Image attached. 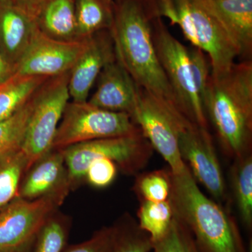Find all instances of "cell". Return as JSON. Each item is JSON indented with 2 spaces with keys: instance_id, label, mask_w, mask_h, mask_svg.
<instances>
[{
  "instance_id": "31",
  "label": "cell",
  "mask_w": 252,
  "mask_h": 252,
  "mask_svg": "<svg viewBox=\"0 0 252 252\" xmlns=\"http://www.w3.org/2000/svg\"><path fill=\"white\" fill-rule=\"evenodd\" d=\"M117 164L109 158H99L91 162L86 172L85 180L93 187L104 188L115 180Z\"/></svg>"
},
{
  "instance_id": "23",
  "label": "cell",
  "mask_w": 252,
  "mask_h": 252,
  "mask_svg": "<svg viewBox=\"0 0 252 252\" xmlns=\"http://www.w3.org/2000/svg\"><path fill=\"white\" fill-rule=\"evenodd\" d=\"M137 223L149 235L153 244L165 235L174 218L170 200L163 202H140L137 214Z\"/></svg>"
},
{
  "instance_id": "11",
  "label": "cell",
  "mask_w": 252,
  "mask_h": 252,
  "mask_svg": "<svg viewBox=\"0 0 252 252\" xmlns=\"http://www.w3.org/2000/svg\"><path fill=\"white\" fill-rule=\"evenodd\" d=\"M88 39L59 40L44 34L36 26L15 74L52 78L69 72L85 50Z\"/></svg>"
},
{
  "instance_id": "26",
  "label": "cell",
  "mask_w": 252,
  "mask_h": 252,
  "mask_svg": "<svg viewBox=\"0 0 252 252\" xmlns=\"http://www.w3.org/2000/svg\"><path fill=\"white\" fill-rule=\"evenodd\" d=\"M33 96L11 117L0 122V154L21 148L32 108Z\"/></svg>"
},
{
  "instance_id": "18",
  "label": "cell",
  "mask_w": 252,
  "mask_h": 252,
  "mask_svg": "<svg viewBox=\"0 0 252 252\" xmlns=\"http://www.w3.org/2000/svg\"><path fill=\"white\" fill-rule=\"evenodd\" d=\"M35 22L39 31L50 37L63 41L80 40L74 0H44Z\"/></svg>"
},
{
  "instance_id": "28",
  "label": "cell",
  "mask_w": 252,
  "mask_h": 252,
  "mask_svg": "<svg viewBox=\"0 0 252 252\" xmlns=\"http://www.w3.org/2000/svg\"><path fill=\"white\" fill-rule=\"evenodd\" d=\"M67 235V223L52 215L36 235L32 252H63Z\"/></svg>"
},
{
  "instance_id": "25",
  "label": "cell",
  "mask_w": 252,
  "mask_h": 252,
  "mask_svg": "<svg viewBox=\"0 0 252 252\" xmlns=\"http://www.w3.org/2000/svg\"><path fill=\"white\" fill-rule=\"evenodd\" d=\"M117 235L112 252H150L153 248L149 235L137 220L125 216L117 223Z\"/></svg>"
},
{
  "instance_id": "13",
  "label": "cell",
  "mask_w": 252,
  "mask_h": 252,
  "mask_svg": "<svg viewBox=\"0 0 252 252\" xmlns=\"http://www.w3.org/2000/svg\"><path fill=\"white\" fill-rule=\"evenodd\" d=\"M115 60V48L109 30L98 32L89 37L85 50L69 72L68 89L72 101H88L102 69Z\"/></svg>"
},
{
  "instance_id": "3",
  "label": "cell",
  "mask_w": 252,
  "mask_h": 252,
  "mask_svg": "<svg viewBox=\"0 0 252 252\" xmlns=\"http://www.w3.org/2000/svg\"><path fill=\"white\" fill-rule=\"evenodd\" d=\"M170 175L174 215L190 230L200 251L247 252L234 220L202 192L189 167Z\"/></svg>"
},
{
  "instance_id": "32",
  "label": "cell",
  "mask_w": 252,
  "mask_h": 252,
  "mask_svg": "<svg viewBox=\"0 0 252 252\" xmlns=\"http://www.w3.org/2000/svg\"><path fill=\"white\" fill-rule=\"evenodd\" d=\"M35 21L44 0H4Z\"/></svg>"
},
{
  "instance_id": "12",
  "label": "cell",
  "mask_w": 252,
  "mask_h": 252,
  "mask_svg": "<svg viewBox=\"0 0 252 252\" xmlns=\"http://www.w3.org/2000/svg\"><path fill=\"white\" fill-rule=\"evenodd\" d=\"M179 149L195 180L218 201L226 196L225 179L208 129L195 124L181 132Z\"/></svg>"
},
{
  "instance_id": "15",
  "label": "cell",
  "mask_w": 252,
  "mask_h": 252,
  "mask_svg": "<svg viewBox=\"0 0 252 252\" xmlns=\"http://www.w3.org/2000/svg\"><path fill=\"white\" fill-rule=\"evenodd\" d=\"M72 190L61 150H51L26 172L18 197L34 200L46 195L67 193Z\"/></svg>"
},
{
  "instance_id": "33",
  "label": "cell",
  "mask_w": 252,
  "mask_h": 252,
  "mask_svg": "<svg viewBox=\"0 0 252 252\" xmlns=\"http://www.w3.org/2000/svg\"><path fill=\"white\" fill-rule=\"evenodd\" d=\"M15 74L14 67L11 65L0 51V84H4Z\"/></svg>"
},
{
  "instance_id": "34",
  "label": "cell",
  "mask_w": 252,
  "mask_h": 252,
  "mask_svg": "<svg viewBox=\"0 0 252 252\" xmlns=\"http://www.w3.org/2000/svg\"><path fill=\"white\" fill-rule=\"evenodd\" d=\"M21 250H0V252H21Z\"/></svg>"
},
{
  "instance_id": "29",
  "label": "cell",
  "mask_w": 252,
  "mask_h": 252,
  "mask_svg": "<svg viewBox=\"0 0 252 252\" xmlns=\"http://www.w3.org/2000/svg\"><path fill=\"white\" fill-rule=\"evenodd\" d=\"M189 57L194 85L203 103L207 84L211 75V63L206 53L195 46L189 48Z\"/></svg>"
},
{
  "instance_id": "17",
  "label": "cell",
  "mask_w": 252,
  "mask_h": 252,
  "mask_svg": "<svg viewBox=\"0 0 252 252\" xmlns=\"http://www.w3.org/2000/svg\"><path fill=\"white\" fill-rule=\"evenodd\" d=\"M36 28L33 18L0 0V51L14 67L15 72Z\"/></svg>"
},
{
  "instance_id": "30",
  "label": "cell",
  "mask_w": 252,
  "mask_h": 252,
  "mask_svg": "<svg viewBox=\"0 0 252 252\" xmlns=\"http://www.w3.org/2000/svg\"><path fill=\"white\" fill-rule=\"evenodd\" d=\"M117 235L116 225L103 227L89 240L64 249L63 252H112Z\"/></svg>"
},
{
  "instance_id": "24",
  "label": "cell",
  "mask_w": 252,
  "mask_h": 252,
  "mask_svg": "<svg viewBox=\"0 0 252 252\" xmlns=\"http://www.w3.org/2000/svg\"><path fill=\"white\" fill-rule=\"evenodd\" d=\"M171 189L170 169L142 172L136 175L133 190L142 201L163 202L169 200Z\"/></svg>"
},
{
  "instance_id": "10",
  "label": "cell",
  "mask_w": 252,
  "mask_h": 252,
  "mask_svg": "<svg viewBox=\"0 0 252 252\" xmlns=\"http://www.w3.org/2000/svg\"><path fill=\"white\" fill-rule=\"evenodd\" d=\"M68 194H52L34 200L17 197L8 204L0 211V250H22L34 240Z\"/></svg>"
},
{
  "instance_id": "1",
  "label": "cell",
  "mask_w": 252,
  "mask_h": 252,
  "mask_svg": "<svg viewBox=\"0 0 252 252\" xmlns=\"http://www.w3.org/2000/svg\"><path fill=\"white\" fill-rule=\"evenodd\" d=\"M156 17L159 16L154 0L114 1L109 31L116 56L137 86L181 114L154 46L152 23Z\"/></svg>"
},
{
  "instance_id": "14",
  "label": "cell",
  "mask_w": 252,
  "mask_h": 252,
  "mask_svg": "<svg viewBox=\"0 0 252 252\" xmlns=\"http://www.w3.org/2000/svg\"><path fill=\"white\" fill-rule=\"evenodd\" d=\"M97 89L88 102L111 112L132 114L137 101L138 86L117 60L102 69Z\"/></svg>"
},
{
  "instance_id": "27",
  "label": "cell",
  "mask_w": 252,
  "mask_h": 252,
  "mask_svg": "<svg viewBox=\"0 0 252 252\" xmlns=\"http://www.w3.org/2000/svg\"><path fill=\"white\" fill-rule=\"evenodd\" d=\"M152 250L154 252H201L190 230L175 215L167 233L153 243Z\"/></svg>"
},
{
  "instance_id": "35",
  "label": "cell",
  "mask_w": 252,
  "mask_h": 252,
  "mask_svg": "<svg viewBox=\"0 0 252 252\" xmlns=\"http://www.w3.org/2000/svg\"><path fill=\"white\" fill-rule=\"evenodd\" d=\"M247 252H252V242L250 243V248L248 249V251Z\"/></svg>"
},
{
  "instance_id": "9",
  "label": "cell",
  "mask_w": 252,
  "mask_h": 252,
  "mask_svg": "<svg viewBox=\"0 0 252 252\" xmlns=\"http://www.w3.org/2000/svg\"><path fill=\"white\" fill-rule=\"evenodd\" d=\"M130 117L154 150L168 164L170 171L174 174L182 172L187 165L181 158L179 137L182 130L193 124L139 86Z\"/></svg>"
},
{
  "instance_id": "36",
  "label": "cell",
  "mask_w": 252,
  "mask_h": 252,
  "mask_svg": "<svg viewBox=\"0 0 252 252\" xmlns=\"http://www.w3.org/2000/svg\"><path fill=\"white\" fill-rule=\"evenodd\" d=\"M114 1H119V0H114Z\"/></svg>"
},
{
  "instance_id": "22",
  "label": "cell",
  "mask_w": 252,
  "mask_h": 252,
  "mask_svg": "<svg viewBox=\"0 0 252 252\" xmlns=\"http://www.w3.org/2000/svg\"><path fill=\"white\" fill-rule=\"evenodd\" d=\"M26 167L21 148L0 154V211L17 198Z\"/></svg>"
},
{
  "instance_id": "19",
  "label": "cell",
  "mask_w": 252,
  "mask_h": 252,
  "mask_svg": "<svg viewBox=\"0 0 252 252\" xmlns=\"http://www.w3.org/2000/svg\"><path fill=\"white\" fill-rule=\"evenodd\" d=\"M74 4L78 36L80 40L112 28L114 0H74Z\"/></svg>"
},
{
  "instance_id": "5",
  "label": "cell",
  "mask_w": 252,
  "mask_h": 252,
  "mask_svg": "<svg viewBox=\"0 0 252 252\" xmlns=\"http://www.w3.org/2000/svg\"><path fill=\"white\" fill-rule=\"evenodd\" d=\"M61 150L72 190L85 180L86 170L94 160L110 159L126 175H137L147 166L154 151L142 132L88 141Z\"/></svg>"
},
{
  "instance_id": "20",
  "label": "cell",
  "mask_w": 252,
  "mask_h": 252,
  "mask_svg": "<svg viewBox=\"0 0 252 252\" xmlns=\"http://www.w3.org/2000/svg\"><path fill=\"white\" fill-rule=\"evenodd\" d=\"M49 78L15 74L0 84V122L21 108Z\"/></svg>"
},
{
  "instance_id": "2",
  "label": "cell",
  "mask_w": 252,
  "mask_h": 252,
  "mask_svg": "<svg viewBox=\"0 0 252 252\" xmlns=\"http://www.w3.org/2000/svg\"><path fill=\"white\" fill-rule=\"evenodd\" d=\"M203 104L225 153L234 160L251 154L252 60L235 62L223 74H211Z\"/></svg>"
},
{
  "instance_id": "6",
  "label": "cell",
  "mask_w": 252,
  "mask_h": 252,
  "mask_svg": "<svg viewBox=\"0 0 252 252\" xmlns=\"http://www.w3.org/2000/svg\"><path fill=\"white\" fill-rule=\"evenodd\" d=\"M152 34L158 59L181 114L189 122L209 130L203 104L194 85L189 48L170 32L163 18L156 17L152 20Z\"/></svg>"
},
{
  "instance_id": "21",
  "label": "cell",
  "mask_w": 252,
  "mask_h": 252,
  "mask_svg": "<svg viewBox=\"0 0 252 252\" xmlns=\"http://www.w3.org/2000/svg\"><path fill=\"white\" fill-rule=\"evenodd\" d=\"M233 195L243 224L248 229L252 226V155L235 159L231 169Z\"/></svg>"
},
{
  "instance_id": "8",
  "label": "cell",
  "mask_w": 252,
  "mask_h": 252,
  "mask_svg": "<svg viewBox=\"0 0 252 252\" xmlns=\"http://www.w3.org/2000/svg\"><path fill=\"white\" fill-rule=\"evenodd\" d=\"M142 132L130 114L111 112L86 102H69L60 122L52 150L88 141Z\"/></svg>"
},
{
  "instance_id": "16",
  "label": "cell",
  "mask_w": 252,
  "mask_h": 252,
  "mask_svg": "<svg viewBox=\"0 0 252 252\" xmlns=\"http://www.w3.org/2000/svg\"><path fill=\"white\" fill-rule=\"evenodd\" d=\"M238 51L240 61L252 57V0H205Z\"/></svg>"
},
{
  "instance_id": "4",
  "label": "cell",
  "mask_w": 252,
  "mask_h": 252,
  "mask_svg": "<svg viewBox=\"0 0 252 252\" xmlns=\"http://www.w3.org/2000/svg\"><path fill=\"white\" fill-rule=\"evenodd\" d=\"M155 3L159 17L179 26L193 46L206 53L212 74H223L236 62L238 51L205 0H155Z\"/></svg>"
},
{
  "instance_id": "7",
  "label": "cell",
  "mask_w": 252,
  "mask_h": 252,
  "mask_svg": "<svg viewBox=\"0 0 252 252\" xmlns=\"http://www.w3.org/2000/svg\"><path fill=\"white\" fill-rule=\"evenodd\" d=\"M69 72L49 78L33 96L21 149L26 158V172L34 162L52 150L56 131L69 99Z\"/></svg>"
}]
</instances>
